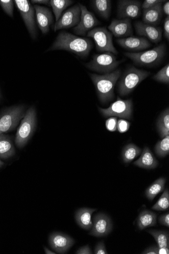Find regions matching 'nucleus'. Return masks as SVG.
Here are the masks:
<instances>
[{
    "label": "nucleus",
    "mask_w": 169,
    "mask_h": 254,
    "mask_svg": "<svg viewBox=\"0 0 169 254\" xmlns=\"http://www.w3.org/2000/svg\"><path fill=\"white\" fill-rule=\"evenodd\" d=\"M164 2H166V1H162V0H146L141 5V9L143 10L148 9Z\"/></svg>",
    "instance_id": "e433bc0d"
},
{
    "label": "nucleus",
    "mask_w": 169,
    "mask_h": 254,
    "mask_svg": "<svg viewBox=\"0 0 169 254\" xmlns=\"http://www.w3.org/2000/svg\"><path fill=\"white\" fill-rule=\"evenodd\" d=\"M151 73L140 70L134 66L128 67L120 78L118 84V92L125 97L131 93L137 86L147 78Z\"/></svg>",
    "instance_id": "20e7f679"
},
{
    "label": "nucleus",
    "mask_w": 169,
    "mask_h": 254,
    "mask_svg": "<svg viewBox=\"0 0 169 254\" xmlns=\"http://www.w3.org/2000/svg\"><path fill=\"white\" fill-rule=\"evenodd\" d=\"M77 254H93L88 245L80 248L75 253Z\"/></svg>",
    "instance_id": "a19ab883"
},
{
    "label": "nucleus",
    "mask_w": 169,
    "mask_h": 254,
    "mask_svg": "<svg viewBox=\"0 0 169 254\" xmlns=\"http://www.w3.org/2000/svg\"><path fill=\"white\" fill-rule=\"evenodd\" d=\"M166 182V179L161 177L152 183L145 192V195L147 198L152 201L157 195L163 192L165 189Z\"/></svg>",
    "instance_id": "bb28decb"
},
{
    "label": "nucleus",
    "mask_w": 169,
    "mask_h": 254,
    "mask_svg": "<svg viewBox=\"0 0 169 254\" xmlns=\"http://www.w3.org/2000/svg\"><path fill=\"white\" fill-rule=\"evenodd\" d=\"M116 42L123 49L133 53L141 52L151 47L152 44L144 37L130 36L124 38H118Z\"/></svg>",
    "instance_id": "2eb2a0df"
},
{
    "label": "nucleus",
    "mask_w": 169,
    "mask_h": 254,
    "mask_svg": "<svg viewBox=\"0 0 169 254\" xmlns=\"http://www.w3.org/2000/svg\"><path fill=\"white\" fill-rule=\"evenodd\" d=\"M99 111L105 118L116 117L120 119L131 120L133 102L131 99L123 100L119 97L108 108L99 107Z\"/></svg>",
    "instance_id": "1a4fd4ad"
},
{
    "label": "nucleus",
    "mask_w": 169,
    "mask_h": 254,
    "mask_svg": "<svg viewBox=\"0 0 169 254\" xmlns=\"http://www.w3.org/2000/svg\"><path fill=\"white\" fill-rule=\"evenodd\" d=\"M0 6L10 17H13L14 1L12 0H0Z\"/></svg>",
    "instance_id": "72a5a7b5"
},
{
    "label": "nucleus",
    "mask_w": 169,
    "mask_h": 254,
    "mask_svg": "<svg viewBox=\"0 0 169 254\" xmlns=\"http://www.w3.org/2000/svg\"><path fill=\"white\" fill-rule=\"evenodd\" d=\"M44 249L45 253L46 254H56L55 252L52 251L51 250L48 249L47 248H46L45 247L44 248Z\"/></svg>",
    "instance_id": "49530a36"
},
{
    "label": "nucleus",
    "mask_w": 169,
    "mask_h": 254,
    "mask_svg": "<svg viewBox=\"0 0 169 254\" xmlns=\"http://www.w3.org/2000/svg\"><path fill=\"white\" fill-rule=\"evenodd\" d=\"M133 164L142 169L153 170L158 167L159 162L150 148L146 147L143 149L140 158Z\"/></svg>",
    "instance_id": "aec40b11"
},
{
    "label": "nucleus",
    "mask_w": 169,
    "mask_h": 254,
    "mask_svg": "<svg viewBox=\"0 0 169 254\" xmlns=\"http://www.w3.org/2000/svg\"><path fill=\"white\" fill-rule=\"evenodd\" d=\"M79 5L81 10L80 21L74 28L73 31L77 35L85 36L88 32L100 25L101 22L85 6L80 3Z\"/></svg>",
    "instance_id": "9b49d317"
},
{
    "label": "nucleus",
    "mask_w": 169,
    "mask_h": 254,
    "mask_svg": "<svg viewBox=\"0 0 169 254\" xmlns=\"http://www.w3.org/2000/svg\"><path fill=\"white\" fill-rule=\"evenodd\" d=\"M153 79L158 82L169 84V64L168 63L156 74Z\"/></svg>",
    "instance_id": "473e14b6"
},
{
    "label": "nucleus",
    "mask_w": 169,
    "mask_h": 254,
    "mask_svg": "<svg viewBox=\"0 0 169 254\" xmlns=\"http://www.w3.org/2000/svg\"><path fill=\"white\" fill-rule=\"evenodd\" d=\"M74 3L71 0H51V4L56 16V22L60 18L62 12Z\"/></svg>",
    "instance_id": "c85d7f7f"
},
{
    "label": "nucleus",
    "mask_w": 169,
    "mask_h": 254,
    "mask_svg": "<svg viewBox=\"0 0 169 254\" xmlns=\"http://www.w3.org/2000/svg\"><path fill=\"white\" fill-rule=\"evenodd\" d=\"M87 36L94 40L96 49L99 52L118 54L113 44V35L106 28H95L88 32Z\"/></svg>",
    "instance_id": "6e6552de"
},
{
    "label": "nucleus",
    "mask_w": 169,
    "mask_h": 254,
    "mask_svg": "<svg viewBox=\"0 0 169 254\" xmlns=\"http://www.w3.org/2000/svg\"><path fill=\"white\" fill-rule=\"evenodd\" d=\"M134 27L138 35L146 37L155 44L162 40V30L160 27L144 24L140 21L135 23Z\"/></svg>",
    "instance_id": "6ab92c4d"
},
{
    "label": "nucleus",
    "mask_w": 169,
    "mask_h": 254,
    "mask_svg": "<svg viewBox=\"0 0 169 254\" xmlns=\"http://www.w3.org/2000/svg\"><path fill=\"white\" fill-rule=\"evenodd\" d=\"M141 3L136 0H119L117 1V17L120 19L138 18L141 14Z\"/></svg>",
    "instance_id": "ddd939ff"
},
{
    "label": "nucleus",
    "mask_w": 169,
    "mask_h": 254,
    "mask_svg": "<svg viewBox=\"0 0 169 254\" xmlns=\"http://www.w3.org/2000/svg\"><path fill=\"white\" fill-rule=\"evenodd\" d=\"M164 34L168 42L169 41V16H167L164 20Z\"/></svg>",
    "instance_id": "58836bf2"
},
{
    "label": "nucleus",
    "mask_w": 169,
    "mask_h": 254,
    "mask_svg": "<svg viewBox=\"0 0 169 254\" xmlns=\"http://www.w3.org/2000/svg\"><path fill=\"white\" fill-rule=\"evenodd\" d=\"M49 243L56 252L65 254L75 244V241L67 235L55 232L50 235Z\"/></svg>",
    "instance_id": "dca6fc26"
},
{
    "label": "nucleus",
    "mask_w": 169,
    "mask_h": 254,
    "mask_svg": "<svg viewBox=\"0 0 169 254\" xmlns=\"http://www.w3.org/2000/svg\"><path fill=\"white\" fill-rule=\"evenodd\" d=\"M81 10L79 4L75 5L66 10L56 22L54 30L69 29L75 27L80 21Z\"/></svg>",
    "instance_id": "f8f14e48"
},
{
    "label": "nucleus",
    "mask_w": 169,
    "mask_h": 254,
    "mask_svg": "<svg viewBox=\"0 0 169 254\" xmlns=\"http://www.w3.org/2000/svg\"><path fill=\"white\" fill-rule=\"evenodd\" d=\"M142 254H158V247L153 246L147 248L146 250L143 251L142 253Z\"/></svg>",
    "instance_id": "79ce46f5"
},
{
    "label": "nucleus",
    "mask_w": 169,
    "mask_h": 254,
    "mask_svg": "<svg viewBox=\"0 0 169 254\" xmlns=\"http://www.w3.org/2000/svg\"><path fill=\"white\" fill-rule=\"evenodd\" d=\"M89 75L95 87L100 101L104 104L112 101L114 98V86L121 75L120 69L104 75Z\"/></svg>",
    "instance_id": "f03ea898"
},
{
    "label": "nucleus",
    "mask_w": 169,
    "mask_h": 254,
    "mask_svg": "<svg viewBox=\"0 0 169 254\" xmlns=\"http://www.w3.org/2000/svg\"><path fill=\"white\" fill-rule=\"evenodd\" d=\"M161 225L169 227V213L168 212L164 215L161 216L159 219Z\"/></svg>",
    "instance_id": "ea45409f"
},
{
    "label": "nucleus",
    "mask_w": 169,
    "mask_h": 254,
    "mask_svg": "<svg viewBox=\"0 0 169 254\" xmlns=\"http://www.w3.org/2000/svg\"><path fill=\"white\" fill-rule=\"evenodd\" d=\"M166 51L165 43H161L149 51L136 53H126L125 56L138 65L152 67L158 65L164 59Z\"/></svg>",
    "instance_id": "39448f33"
},
{
    "label": "nucleus",
    "mask_w": 169,
    "mask_h": 254,
    "mask_svg": "<svg viewBox=\"0 0 169 254\" xmlns=\"http://www.w3.org/2000/svg\"><path fill=\"white\" fill-rule=\"evenodd\" d=\"M15 154V148L11 137L4 133L0 134V159H8Z\"/></svg>",
    "instance_id": "5701e85b"
},
{
    "label": "nucleus",
    "mask_w": 169,
    "mask_h": 254,
    "mask_svg": "<svg viewBox=\"0 0 169 254\" xmlns=\"http://www.w3.org/2000/svg\"><path fill=\"white\" fill-rule=\"evenodd\" d=\"M96 211H97L96 209L87 208V207L79 209L75 213L77 223L81 228L85 230H90L93 225L92 215Z\"/></svg>",
    "instance_id": "4be33fe9"
},
{
    "label": "nucleus",
    "mask_w": 169,
    "mask_h": 254,
    "mask_svg": "<svg viewBox=\"0 0 169 254\" xmlns=\"http://www.w3.org/2000/svg\"><path fill=\"white\" fill-rule=\"evenodd\" d=\"M163 3L143 10L142 22L144 24L155 26L160 24L163 14Z\"/></svg>",
    "instance_id": "412c9836"
},
{
    "label": "nucleus",
    "mask_w": 169,
    "mask_h": 254,
    "mask_svg": "<svg viewBox=\"0 0 169 254\" xmlns=\"http://www.w3.org/2000/svg\"><path fill=\"white\" fill-rule=\"evenodd\" d=\"M108 29L113 35L118 38L132 36L133 34L131 19L129 18L113 19Z\"/></svg>",
    "instance_id": "a211bd4d"
},
{
    "label": "nucleus",
    "mask_w": 169,
    "mask_h": 254,
    "mask_svg": "<svg viewBox=\"0 0 169 254\" xmlns=\"http://www.w3.org/2000/svg\"><path fill=\"white\" fill-rule=\"evenodd\" d=\"M37 25L43 34L50 32L54 21V16L50 9L39 5L34 6Z\"/></svg>",
    "instance_id": "f3484780"
},
{
    "label": "nucleus",
    "mask_w": 169,
    "mask_h": 254,
    "mask_svg": "<svg viewBox=\"0 0 169 254\" xmlns=\"http://www.w3.org/2000/svg\"><path fill=\"white\" fill-rule=\"evenodd\" d=\"M26 113L24 105H16L7 108L0 113V134L14 130Z\"/></svg>",
    "instance_id": "0eeeda50"
},
{
    "label": "nucleus",
    "mask_w": 169,
    "mask_h": 254,
    "mask_svg": "<svg viewBox=\"0 0 169 254\" xmlns=\"http://www.w3.org/2000/svg\"><path fill=\"white\" fill-rule=\"evenodd\" d=\"M169 208V191L166 189L156 202L152 207V209L158 211H166Z\"/></svg>",
    "instance_id": "2f4dec72"
},
{
    "label": "nucleus",
    "mask_w": 169,
    "mask_h": 254,
    "mask_svg": "<svg viewBox=\"0 0 169 254\" xmlns=\"http://www.w3.org/2000/svg\"><path fill=\"white\" fill-rule=\"evenodd\" d=\"M16 7L20 13L24 22L34 40L37 38V29L35 22L34 7L28 0H15Z\"/></svg>",
    "instance_id": "9d476101"
},
{
    "label": "nucleus",
    "mask_w": 169,
    "mask_h": 254,
    "mask_svg": "<svg viewBox=\"0 0 169 254\" xmlns=\"http://www.w3.org/2000/svg\"><path fill=\"white\" fill-rule=\"evenodd\" d=\"M157 216L156 213L149 210L141 212L137 219L138 228L142 230L157 225Z\"/></svg>",
    "instance_id": "b1692460"
},
{
    "label": "nucleus",
    "mask_w": 169,
    "mask_h": 254,
    "mask_svg": "<svg viewBox=\"0 0 169 254\" xmlns=\"http://www.w3.org/2000/svg\"><path fill=\"white\" fill-rule=\"evenodd\" d=\"M31 2L33 4H41L50 7L51 6V1H48V0H32Z\"/></svg>",
    "instance_id": "37998d69"
},
{
    "label": "nucleus",
    "mask_w": 169,
    "mask_h": 254,
    "mask_svg": "<svg viewBox=\"0 0 169 254\" xmlns=\"http://www.w3.org/2000/svg\"><path fill=\"white\" fill-rule=\"evenodd\" d=\"M169 247H158V254H169Z\"/></svg>",
    "instance_id": "a18cd8bd"
},
{
    "label": "nucleus",
    "mask_w": 169,
    "mask_h": 254,
    "mask_svg": "<svg viewBox=\"0 0 169 254\" xmlns=\"http://www.w3.org/2000/svg\"><path fill=\"white\" fill-rule=\"evenodd\" d=\"M89 235L96 237H103L110 234L113 229L111 218L104 213L96 214L93 219Z\"/></svg>",
    "instance_id": "4468645a"
},
{
    "label": "nucleus",
    "mask_w": 169,
    "mask_h": 254,
    "mask_svg": "<svg viewBox=\"0 0 169 254\" xmlns=\"http://www.w3.org/2000/svg\"><path fill=\"white\" fill-rule=\"evenodd\" d=\"M92 48L93 44L90 39L62 31L48 51H65L84 59L89 56Z\"/></svg>",
    "instance_id": "f257e3e1"
},
{
    "label": "nucleus",
    "mask_w": 169,
    "mask_h": 254,
    "mask_svg": "<svg viewBox=\"0 0 169 254\" xmlns=\"http://www.w3.org/2000/svg\"><path fill=\"white\" fill-rule=\"evenodd\" d=\"M141 153V149L136 145L130 143L124 147L122 152L123 160L125 164H129Z\"/></svg>",
    "instance_id": "cd10ccee"
},
{
    "label": "nucleus",
    "mask_w": 169,
    "mask_h": 254,
    "mask_svg": "<svg viewBox=\"0 0 169 254\" xmlns=\"http://www.w3.org/2000/svg\"><path fill=\"white\" fill-rule=\"evenodd\" d=\"M91 4L94 10L101 17L106 19L110 18L112 10L111 0H93Z\"/></svg>",
    "instance_id": "393cba45"
},
{
    "label": "nucleus",
    "mask_w": 169,
    "mask_h": 254,
    "mask_svg": "<svg viewBox=\"0 0 169 254\" xmlns=\"http://www.w3.org/2000/svg\"><path fill=\"white\" fill-rule=\"evenodd\" d=\"M4 163L3 162V161L0 160V168L4 166Z\"/></svg>",
    "instance_id": "de8ad7c7"
},
{
    "label": "nucleus",
    "mask_w": 169,
    "mask_h": 254,
    "mask_svg": "<svg viewBox=\"0 0 169 254\" xmlns=\"http://www.w3.org/2000/svg\"><path fill=\"white\" fill-rule=\"evenodd\" d=\"M116 59L115 55L111 53L96 54L85 65L93 71L104 74H108L115 71L117 66L123 62L122 60L117 61Z\"/></svg>",
    "instance_id": "423d86ee"
},
{
    "label": "nucleus",
    "mask_w": 169,
    "mask_h": 254,
    "mask_svg": "<svg viewBox=\"0 0 169 254\" xmlns=\"http://www.w3.org/2000/svg\"><path fill=\"white\" fill-rule=\"evenodd\" d=\"M147 232L155 239L159 248L169 247V235L166 231L148 229Z\"/></svg>",
    "instance_id": "c756f323"
},
{
    "label": "nucleus",
    "mask_w": 169,
    "mask_h": 254,
    "mask_svg": "<svg viewBox=\"0 0 169 254\" xmlns=\"http://www.w3.org/2000/svg\"><path fill=\"white\" fill-rule=\"evenodd\" d=\"M37 123L36 110L32 106L26 111L17 129L15 143L18 148L21 149L27 144L36 130Z\"/></svg>",
    "instance_id": "7ed1b4c3"
},
{
    "label": "nucleus",
    "mask_w": 169,
    "mask_h": 254,
    "mask_svg": "<svg viewBox=\"0 0 169 254\" xmlns=\"http://www.w3.org/2000/svg\"><path fill=\"white\" fill-rule=\"evenodd\" d=\"M157 127L162 138L169 135V109L167 108L160 115L157 122Z\"/></svg>",
    "instance_id": "a878e982"
},
{
    "label": "nucleus",
    "mask_w": 169,
    "mask_h": 254,
    "mask_svg": "<svg viewBox=\"0 0 169 254\" xmlns=\"http://www.w3.org/2000/svg\"><path fill=\"white\" fill-rule=\"evenodd\" d=\"M117 119L116 117H111L106 122L107 129L111 132H114L117 130Z\"/></svg>",
    "instance_id": "c9c22d12"
},
{
    "label": "nucleus",
    "mask_w": 169,
    "mask_h": 254,
    "mask_svg": "<svg viewBox=\"0 0 169 254\" xmlns=\"http://www.w3.org/2000/svg\"><path fill=\"white\" fill-rule=\"evenodd\" d=\"M131 126V123L128 121L119 119L117 123V129L119 133H123L129 130Z\"/></svg>",
    "instance_id": "f704fd0d"
},
{
    "label": "nucleus",
    "mask_w": 169,
    "mask_h": 254,
    "mask_svg": "<svg viewBox=\"0 0 169 254\" xmlns=\"http://www.w3.org/2000/svg\"><path fill=\"white\" fill-rule=\"evenodd\" d=\"M1 90H0V100H1Z\"/></svg>",
    "instance_id": "09e8293b"
},
{
    "label": "nucleus",
    "mask_w": 169,
    "mask_h": 254,
    "mask_svg": "<svg viewBox=\"0 0 169 254\" xmlns=\"http://www.w3.org/2000/svg\"><path fill=\"white\" fill-rule=\"evenodd\" d=\"M94 254H108L105 243L103 241L99 243L96 245L95 250Z\"/></svg>",
    "instance_id": "4c0bfd02"
},
{
    "label": "nucleus",
    "mask_w": 169,
    "mask_h": 254,
    "mask_svg": "<svg viewBox=\"0 0 169 254\" xmlns=\"http://www.w3.org/2000/svg\"><path fill=\"white\" fill-rule=\"evenodd\" d=\"M163 11L167 16H169V1H166L163 6Z\"/></svg>",
    "instance_id": "c03bdc74"
},
{
    "label": "nucleus",
    "mask_w": 169,
    "mask_h": 254,
    "mask_svg": "<svg viewBox=\"0 0 169 254\" xmlns=\"http://www.w3.org/2000/svg\"><path fill=\"white\" fill-rule=\"evenodd\" d=\"M155 151L157 156L161 158L167 156L169 153V135L163 138L157 142L155 147Z\"/></svg>",
    "instance_id": "7c9ffc66"
}]
</instances>
